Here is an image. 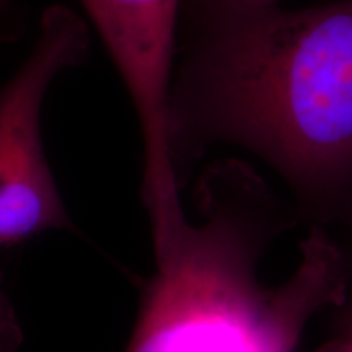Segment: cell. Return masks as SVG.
I'll return each mask as SVG.
<instances>
[{
    "label": "cell",
    "mask_w": 352,
    "mask_h": 352,
    "mask_svg": "<svg viewBox=\"0 0 352 352\" xmlns=\"http://www.w3.org/2000/svg\"><path fill=\"white\" fill-rule=\"evenodd\" d=\"M168 101L171 157L183 144L245 145L324 186L352 175V0L204 16Z\"/></svg>",
    "instance_id": "obj_1"
},
{
    "label": "cell",
    "mask_w": 352,
    "mask_h": 352,
    "mask_svg": "<svg viewBox=\"0 0 352 352\" xmlns=\"http://www.w3.org/2000/svg\"><path fill=\"white\" fill-rule=\"evenodd\" d=\"M246 171L219 164L202 175L192 223L173 164L144 166L155 272L144 290L126 352H294L316 311L344 287L340 252L321 233L302 245L287 283L266 290L240 196Z\"/></svg>",
    "instance_id": "obj_2"
},
{
    "label": "cell",
    "mask_w": 352,
    "mask_h": 352,
    "mask_svg": "<svg viewBox=\"0 0 352 352\" xmlns=\"http://www.w3.org/2000/svg\"><path fill=\"white\" fill-rule=\"evenodd\" d=\"M88 26L67 6L43 13L38 36L0 88V248L70 226L44 153V98L60 72L85 59Z\"/></svg>",
    "instance_id": "obj_3"
},
{
    "label": "cell",
    "mask_w": 352,
    "mask_h": 352,
    "mask_svg": "<svg viewBox=\"0 0 352 352\" xmlns=\"http://www.w3.org/2000/svg\"><path fill=\"white\" fill-rule=\"evenodd\" d=\"M129 94L144 147L168 145V101L182 0H78Z\"/></svg>",
    "instance_id": "obj_4"
},
{
    "label": "cell",
    "mask_w": 352,
    "mask_h": 352,
    "mask_svg": "<svg viewBox=\"0 0 352 352\" xmlns=\"http://www.w3.org/2000/svg\"><path fill=\"white\" fill-rule=\"evenodd\" d=\"M23 334L16 318L15 308L3 289L0 276V352H13L20 346Z\"/></svg>",
    "instance_id": "obj_5"
},
{
    "label": "cell",
    "mask_w": 352,
    "mask_h": 352,
    "mask_svg": "<svg viewBox=\"0 0 352 352\" xmlns=\"http://www.w3.org/2000/svg\"><path fill=\"white\" fill-rule=\"evenodd\" d=\"M204 16L223 15V13H235L254 8L272 7L279 3V0H191Z\"/></svg>",
    "instance_id": "obj_6"
},
{
    "label": "cell",
    "mask_w": 352,
    "mask_h": 352,
    "mask_svg": "<svg viewBox=\"0 0 352 352\" xmlns=\"http://www.w3.org/2000/svg\"><path fill=\"white\" fill-rule=\"evenodd\" d=\"M346 352H352V341H351V344H349V347H347Z\"/></svg>",
    "instance_id": "obj_7"
},
{
    "label": "cell",
    "mask_w": 352,
    "mask_h": 352,
    "mask_svg": "<svg viewBox=\"0 0 352 352\" xmlns=\"http://www.w3.org/2000/svg\"><path fill=\"white\" fill-rule=\"evenodd\" d=\"M0 2H2V0H0Z\"/></svg>",
    "instance_id": "obj_8"
}]
</instances>
